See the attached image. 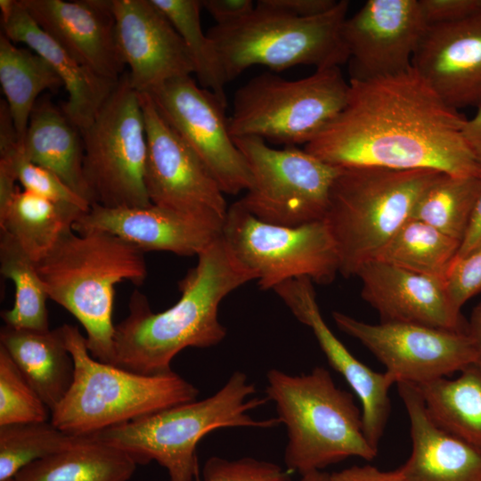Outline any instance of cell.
<instances>
[{
    "mask_svg": "<svg viewBox=\"0 0 481 481\" xmlns=\"http://www.w3.org/2000/svg\"><path fill=\"white\" fill-rule=\"evenodd\" d=\"M85 436H74L50 421L0 426V481L12 479L30 463L69 449Z\"/></svg>",
    "mask_w": 481,
    "mask_h": 481,
    "instance_id": "obj_35",
    "label": "cell"
},
{
    "mask_svg": "<svg viewBox=\"0 0 481 481\" xmlns=\"http://www.w3.org/2000/svg\"><path fill=\"white\" fill-rule=\"evenodd\" d=\"M253 280L221 236L199 254L197 265L179 281L180 298L168 309L153 313L145 295L132 293L128 315L115 325L114 365L143 375L165 374L182 350L219 344L226 336L218 319L222 300Z\"/></svg>",
    "mask_w": 481,
    "mask_h": 481,
    "instance_id": "obj_2",
    "label": "cell"
},
{
    "mask_svg": "<svg viewBox=\"0 0 481 481\" xmlns=\"http://www.w3.org/2000/svg\"><path fill=\"white\" fill-rule=\"evenodd\" d=\"M348 7V1L340 0L323 14L302 18L256 4L242 20L215 25L207 34L228 82L255 65L275 71L298 65L340 67L349 60L343 37Z\"/></svg>",
    "mask_w": 481,
    "mask_h": 481,
    "instance_id": "obj_8",
    "label": "cell"
},
{
    "mask_svg": "<svg viewBox=\"0 0 481 481\" xmlns=\"http://www.w3.org/2000/svg\"><path fill=\"white\" fill-rule=\"evenodd\" d=\"M83 209L17 187L0 208V230L9 233L35 262L72 228Z\"/></svg>",
    "mask_w": 481,
    "mask_h": 481,
    "instance_id": "obj_28",
    "label": "cell"
},
{
    "mask_svg": "<svg viewBox=\"0 0 481 481\" xmlns=\"http://www.w3.org/2000/svg\"><path fill=\"white\" fill-rule=\"evenodd\" d=\"M34 20L78 63L118 81L119 53L112 0H20Z\"/></svg>",
    "mask_w": 481,
    "mask_h": 481,
    "instance_id": "obj_20",
    "label": "cell"
},
{
    "mask_svg": "<svg viewBox=\"0 0 481 481\" xmlns=\"http://www.w3.org/2000/svg\"><path fill=\"white\" fill-rule=\"evenodd\" d=\"M446 286L453 305L459 310L481 291V247L464 257L455 259L447 275Z\"/></svg>",
    "mask_w": 481,
    "mask_h": 481,
    "instance_id": "obj_39",
    "label": "cell"
},
{
    "mask_svg": "<svg viewBox=\"0 0 481 481\" xmlns=\"http://www.w3.org/2000/svg\"><path fill=\"white\" fill-rule=\"evenodd\" d=\"M224 219L178 212L155 204L108 208L98 204L73 224L77 232L100 231L115 235L143 252L168 251L199 256L223 233Z\"/></svg>",
    "mask_w": 481,
    "mask_h": 481,
    "instance_id": "obj_18",
    "label": "cell"
},
{
    "mask_svg": "<svg viewBox=\"0 0 481 481\" xmlns=\"http://www.w3.org/2000/svg\"><path fill=\"white\" fill-rule=\"evenodd\" d=\"M431 420L449 434L481 449V369L471 364L456 379L415 385Z\"/></svg>",
    "mask_w": 481,
    "mask_h": 481,
    "instance_id": "obj_29",
    "label": "cell"
},
{
    "mask_svg": "<svg viewBox=\"0 0 481 481\" xmlns=\"http://www.w3.org/2000/svg\"><path fill=\"white\" fill-rule=\"evenodd\" d=\"M170 20L182 37L195 66L200 86L214 93L226 104L228 83L219 54L200 24L199 0H151Z\"/></svg>",
    "mask_w": 481,
    "mask_h": 481,
    "instance_id": "obj_34",
    "label": "cell"
},
{
    "mask_svg": "<svg viewBox=\"0 0 481 481\" xmlns=\"http://www.w3.org/2000/svg\"><path fill=\"white\" fill-rule=\"evenodd\" d=\"M20 144L29 160L53 172L91 206L81 131L50 98L44 96L36 102Z\"/></svg>",
    "mask_w": 481,
    "mask_h": 481,
    "instance_id": "obj_25",
    "label": "cell"
},
{
    "mask_svg": "<svg viewBox=\"0 0 481 481\" xmlns=\"http://www.w3.org/2000/svg\"><path fill=\"white\" fill-rule=\"evenodd\" d=\"M0 158L9 160L17 182L24 190L57 202L76 206L84 211L90 208V204L65 184L57 175L29 160L18 140L1 143Z\"/></svg>",
    "mask_w": 481,
    "mask_h": 481,
    "instance_id": "obj_37",
    "label": "cell"
},
{
    "mask_svg": "<svg viewBox=\"0 0 481 481\" xmlns=\"http://www.w3.org/2000/svg\"><path fill=\"white\" fill-rule=\"evenodd\" d=\"M348 82L344 108L305 145L307 152L338 167L481 176L462 135L467 118L448 106L412 66Z\"/></svg>",
    "mask_w": 481,
    "mask_h": 481,
    "instance_id": "obj_1",
    "label": "cell"
},
{
    "mask_svg": "<svg viewBox=\"0 0 481 481\" xmlns=\"http://www.w3.org/2000/svg\"><path fill=\"white\" fill-rule=\"evenodd\" d=\"M1 25L2 33L12 42L27 45L51 66L68 93L62 110L80 131L86 128L118 81L100 77L78 63L39 27L20 0Z\"/></svg>",
    "mask_w": 481,
    "mask_h": 481,
    "instance_id": "obj_24",
    "label": "cell"
},
{
    "mask_svg": "<svg viewBox=\"0 0 481 481\" xmlns=\"http://www.w3.org/2000/svg\"><path fill=\"white\" fill-rule=\"evenodd\" d=\"M481 247V192L475 204L470 221L456 258L464 257Z\"/></svg>",
    "mask_w": 481,
    "mask_h": 481,
    "instance_id": "obj_44",
    "label": "cell"
},
{
    "mask_svg": "<svg viewBox=\"0 0 481 481\" xmlns=\"http://www.w3.org/2000/svg\"><path fill=\"white\" fill-rule=\"evenodd\" d=\"M426 27L418 0H368L343 26L350 79L409 69Z\"/></svg>",
    "mask_w": 481,
    "mask_h": 481,
    "instance_id": "obj_16",
    "label": "cell"
},
{
    "mask_svg": "<svg viewBox=\"0 0 481 481\" xmlns=\"http://www.w3.org/2000/svg\"><path fill=\"white\" fill-rule=\"evenodd\" d=\"M17 0H0L1 20H7L13 12Z\"/></svg>",
    "mask_w": 481,
    "mask_h": 481,
    "instance_id": "obj_47",
    "label": "cell"
},
{
    "mask_svg": "<svg viewBox=\"0 0 481 481\" xmlns=\"http://www.w3.org/2000/svg\"><path fill=\"white\" fill-rule=\"evenodd\" d=\"M0 272L15 287L12 308L2 312L5 325L32 330H49L46 300L36 262L5 231L0 230Z\"/></svg>",
    "mask_w": 481,
    "mask_h": 481,
    "instance_id": "obj_32",
    "label": "cell"
},
{
    "mask_svg": "<svg viewBox=\"0 0 481 481\" xmlns=\"http://www.w3.org/2000/svg\"><path fill=\"white\" fill-rule=\"evenodd\" d=\"M441 172L379 167H340L332 183L324 216L334 240L339 273L359 269L411 218L428 185Z\"/></svg>",
    "mask_w": 481,
    "mask_h": 481,
    "instance_id": "obj_7",
    "label": "cell"
},
{
    "mask_svg": "<svg viewBox=\"0 0 481 481\" xmlns=\"http://www.w3.org/2000/svg\"><path fill=\"white\" fill-rule=\"evenodd\" d=\"M244 156L251 185L238 201L256 218L273 224L299 226L323 220L338 167L305 149H274L261 138H233Z\"/></svg>",
    "mask_w": 481,
    "mask_h": 481,
    "instance_id": "obj_11",
    "label": "cell"
},
{
    "mask_svg": "<svg viewBox=\"0 0 481 481\" xmlns=\"http://www.w3.org/2000/svg\"><path fill=\"white\" fill-rule=\"evenodd\" d=\"M291 473L275 463L252 457L227 460L212 456L206 461L202 476L198 472L194 481H291Z\"/></svg>",
    "mask_w": 481,
    "mask_h": 481,
    "instance_id": "obj_38",
    "label": "cell"
},
{
    "mask_svg": "<svg viewBox=\"0 0 481 481\" xmlns=\"http://www.w3.org/2000/svg\"><path fill=\"white\" fill-rule=\"evenodd\" d=\"M256 385L236 371L214 395L177 404L102 430L94 436L129 454L137 464L155 461L169 481H193L199 472L197 445L213 430L224 428H269L278 418L257 420L249 412L266 397L252 396Z\"/></svg>",
    "mask_w": 481,
    "mask_h": 481,
    "instance_id": "obj_4",
    "label": "cell"
},
{
    "mask_svg": "<svg viewBox=\"0 0 481 481\" xmlns=\"http://www.w3.org/2000/svg\"><path fill=\"white\" fill-rule=\"evenodd\" d=\"M136 465L124 451L90 435L69 449L30 463L12 481H129Z\"/></svg>",
    "mask_w": 481,
    "mask_h": 481,
    "instance_id": "obj_27",
    "label": "cell"
},
{
    "mask_svg": "<svg viewBox=\"0 0 481 481\" xmlns=\"http://www.w3.org/2000/svg\"><path fill=\"white\" fill-rule=\"evenodd\" d=\"M467 334L469 337L476 354L475 364L481 369V302L474 308Z\"/></svg>",
    "mask_w": 481,
    "mask_h": 481,
    "instance_id": "obj_46",
    "label": "cell"
},
{
    "mask_svg": "<svg viewBox=\"0 0 481 481\" xmlns=\"http://www.w3.org/2000/svg\"><path fill=\"white\" fill-rule=\"evenodd\" d=\"M4 346L29 383L52 412L73 381L74 362L62 327L45 331L1 328Z\"/></svg>",
    "mask_w": 481,
    "mask_h": 481,
    "instance_id": "obj_26",
    "label": "cell"
},
{
    "mask_svg": "<svg viewBox=\"0 0 481 481\" xmlns=\"http://www.w3.org/2000/svg\"><path fill=\"white\" fill-rule=\"evenodd\" d=\"M8 481H12V479H11V480H8Z\"/></svg>",
    "mask_w": 481,
    "mask_h": 481,
    "instance_id": "obj_49",
    "label": "cell"
},
{
    "mask_svg": "<svg viewBox=\"0 0 481 481\" xmlns=\"http://www.w3.org/2000/svg\"><path fill=\"white\" fill-rule=\"evenodd\" d=\"M396 386L412 439L411 454L397 469L404 481H481V449L439 428L415 385Z\"/></svg>",
    "mask_w": 481,
    "mask_h": 481,
    "instance_id": "obj_23",
    "label": "cell"
},
{
    "mask_svg": "<svg viewBox=\"0 0 481 481\" xmlns=\"http://www.w3.org/2000/svg\"><path fill=\"white\" fill-rule=\"evenodd\" d=\"M313 282L308 277L295 278L273 290L292 314L312 330L330 365L359 398L364 436L378 450L390 414L388 392L395 383L386 371L377 372L356 359L334 335L322 316Z\"/></svg>",
    "mask_w": 481,
    "mask_h": 481,
    "instance_id": "obj_19",
    "label": "cell"
},
{
    "mask_svg": "<svg viewBox=\"0 0 481 481\" xmlns=\"http://www.w3.org/2000/svg\"><path fill=\"white\" fill-rule=\"evenodd\" d=\"M481 192V176L441 173L419 198L411 218L461 243Z\"/></svg>",
    "mask_w": 481,
    "mask_h": 481,
    "instance_id": "obj_33",
    "label": "cell"
},
{
    "mask_svg": "<svg viewBox=\"0 0 481 481\" xmlns=\"http://www.w3.org/2000/svg\"><path fill=\"white\" fill-rule=\"evenodd\" d=\"M427 26L464 20L481 12V0H418Z\"/></svg>",
    "mask_w": 481,
    "mask_h": 481,
    "instance_id": "obj_40",
    "label": "cell"
},
{
    "mask_svg": "<svg viewBox=\"0 0 481 481\" xmlns=\"http://www.w3.org/2000/svg\"><path fill=\"white\" fill-rule=\"evenodd\" d=\"M204 8L219 26L235 23L251 13L255 7L251 0H201Z\"/></svg>",
    "mask_w": 481,
    "mask_h": 481,
    "instance_id": "obj_42",
    "label": "cell"
},
{
    "mask_svg": "<svg viewBox=\"0 0 481 481\" xmlns=\"http://www.w3.org/2000/svg\"><path fill=\"white\" fill-rule=\"evenodd\" d=\"M462 135L476 161L481 167V106L476 114L466 118L462 127Z\"/></svg>",
    "mask_w": 481,
    "mask_h": 481,
    "instance_id": "obj_45",
    "label": "cell"
},
{
    "mask_svg": "<svg viewBox=\"0 0 481 481\" xmlns=\"http://www.w3.org/2000/svg\"><path fill=\"white\" fill-rule=\"evenodd\" d=\"M356 276L362 281V298L379 313L380 322L467 332L445 280L378 260L364 264Z\"/></svg>",
    "mask_w": 481,
    "mask_h": 481,
    "instance_id": "obj_22",
    "label": "cell"
},
{
    "mask_svg": "<svg viewBox=\"0 0 481 481\" xmlns=\"http://www.w3.org/2000/svg\"><path fill=\"white\" fill-rule=\"evenodd\" d=\"M222 237L264 290L299 277L328 284L339 273L337 248L324 220L299 226L273 224L236 201L228 208Z\"/></svg>",
    "mask_w": 481,
    "mask_h": 481,
    "instance_id": "obj_12",
    "label": "cell"
},
{
    "mask_svg": "<svg viewBox=\"0 0 481 481\" xmlns=\"http://www.w3.org/2000/svg\"><path fill=\"white\" fill-rule=\"evenodd\" d=\"M299 481H330V474L322 470L313 471L302 475Z\"/></svg>",
    "mask_w": 481,
    "mask_h": 481,
    "instance_id": "obj_48",
    "label": "cell"
},
{
    "mask_svg": "<svg viewBox=\"0 0 481 481\" xmlns=\"http://www.w3.org/2000/svg\"><path fill=\"white\" fill-rule=\"evenodd\" d=\"M265 395L287 429L284 462L301 476L350 457L372 461L378 450L366 439L353 395L338 388L329 371L289 375L268 371Z\"/></svg>",
    "mask_w": 481,
    "mask_h": 481,
    "instance_id": "obj_5",
    "label": "cell"
},
{
    "mask_svg": "<svg viewBox=\"0 0 481 481\" xmlns=\"http://www.w3.org/2000/svg\"><path fill=\"white\" fill-rule=\"evenodd\" d=\"M74 362L73 381L51 422L74 436H90L196 400L199 389L173 371L143 375L94 358L77 326L61 325Z\"/></svg>",
    "mask_w": 481,
    "mask_h": 481,
    "instance_id": "obj_6",
    "label": "cell"
},
{
    "mask_svg": "<svg viewBox=\"0 0 481 481\" xmlns=\"http://www.w3.org/2000/svg\"><path fill=\"white\" fill-rule=\"evenodd\" d=\"M112 4L118 46L137 93L148 94L167 81L195 73L182 37L151 0Z\"/></svg>",
    "mask_w": 481,
    "mask_h": 481,
    "instance_id": "obj_17",
    "label": "cell"
},
{
    "mask_svg": "<svg viewBox=\"0 0 481 481\" xmlns=\"http://www.w3.org/2000/svg\"><path fill=\"white\" fill-rule=\"evenodd\" d=\"M338 4L336 0H258L257 6L295 17H314L323 14Z\"/></svg>",
    "mask_w": 481,
    "mask_h": 481,
    "instance_id": "obj_41",
    "label": "cell"
},
{
    "mask_svg": "<svg viewBox=\"0 0 481 481\" xmlns=\"http://www.w3.org/2000/svg\"><path fill=\"white\" fill-rule=\"evenodd\" d=\"M49 420L50 409L0 346V426Z\"/></svg>",
    "mask_w": 481,
    "mask_h": 481,
    "instance_id": "obj_36",
    "label": "cell"
},
{
    "mask_svg": "<svg viewBox=\"0 0 481 481\" xmlns=\"http://www.w3.org/2000/svg\"><path fill=\"white\" fill-rule=\"evenodd\" d=\"M139 95L148 142L145 185L151 202L189 215L224 219L228 210L224 192L212 172L165 121L151 96Z\"/></svg>",
    "mask_w": 481,
    "mask_h": 481,
    "instance_id": "obj_15",
    "label": "cell"
},
{
    "mask_svg": "<svg viewBox=\"0 0 481 481\" xmlns=\"http://www.w3.org/2000/svg\"><path fill=\"white\" fill-rule=\"evenodd\" d=\"M158 111L200 157L227 194L251 185L249 165L234 143L225 116L226 104L192 76L171 79L151 90Z\"/></svg>",
    "mask_w": 481,
    "mask_h": 481,
    "instance_id": "obj_14",
    "label": "cell"
},
{
    "mask_svg": "<svg viewBox=\"0 0 481 481\" xmlns=\"http://www.w3.org/2000/svg\"><path fill=\"white\" fill-rule=\"evenodd\" d=\"M330 481H404L397 469L384 471L371 465L352 466L330 474Z\"/></svg>",
    "mask_w": 481,
    "mask_h": 481,
    "instance_id": "obj_43",
    "label": "cell"
},
{
    "mask_svg": "<svg viewBox=\"0 0 481 481\" xmlns=\"http://www.w3.org/2000/svg\"><path fill=\"white\" fill-rule=\"evenodd\" d=\"M348 89L339 67L296 80L260 74L236 91L230 134L284 147L306 145L344 108Z\"/></svg>",
    "mask_w": 481,
    "mask_h": 481,
    "instance_id": "obj_9",
    "label": "cell"
},
{
    "mask_svg": "<svg viewBox=\"0 0 481 481\" xmlns=\"http://www.w3.org/2000/svg\"><path fill=\"white\" fill-rule=\"evenodd\" d=\"M460 246V241L435 227L410 218L373 260L446 281Z\"/></svg>",
    "mask_w": 481,
    "mask_h": 481,
    "instance_id": "obj_31",
    "label": "cell"
},
{
    "mask_svg": "<svg viewBox=\"0 0 481 481\" xmlns=\"http://www.w3.org/2000/svg\"><path fill=\"white\" fill-rule=\"evenodd\" d=\"M36 266L48 298L84 327L91 355L114 365L115 286L124 281L144 282L143 252L110 233L71 228Z\"/></svg>",
    "mask_w": 481,
    "mask_h": 481,
    "instance_id": "obj_3",
    "label": "cell"
},
{
    "mask_svg": "<svg viewBox=\"0 0 481 481\" xmlns=\"http://www.w3.org/2000/svg\"><path fill=\"white\" fill-rule=\"evenodd\" d=\"M0 84L21 143L39 94L63 86L51 66L29 48L18 47L0 34Z\"/></svg>",
    "mask_w": 481,
    "mask_h": 481,
    "instance_id": "obj_30",
    "label": "cell"
},
{
    "mask_svg": "<svg viewBox=\"0 0 481 481\" xmlns=\"http://www.w3.org/2000/svg\"><path fill=\"white\" fill-rule=\"evenodd\" d=\"M412 66L451 108L481 106V12L426 27Z\"/></svg>",
    "mask_w": 481,
    "mask_h": 481,
    "instance_id": "obj_21",
    "label": "cell"
},
{
    "mask_svg": "<svg viewBox=\"0 0 481 481\" xmlns=\"http://www.w3.org/2000/svg\"><path fill=\"white\" fill-rule=\"evenodd\" d=\"M81 135L91 206L151 205L145 185L148 142L144 116L140 95L132 87L127 72Z\"/></svg>",
    "mask_w": 481,
    "mask_h": 481,
    "instance_id": "obj_10",
    "label": "cell"
},
{
    "mask_svg": "<svg viewBox=\"0 0 481 481\" xmlns=\"http://www.w3.org/2000/svg\"><path fill=\"white\" fill-rule=\"evenodd\" d=\"M332 317L341 331L374 355L395 384L420 385L476 363L473 345L465 331L406 322L373 324L336 311Z\"/></svg>",
    "mask_w": 481,
    "mask_h": 481,
    "instance_id": "obj_13",
    "label": "cell"
}]
</instances>
